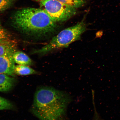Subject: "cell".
I'll return each mask as SVG.
<instances>
[{
	"mask_svg": "<svg viewBox=\"0 0 120 120\" xmlns=\"http://www.w3.org/2000/svg\"><path fill=\"white\" fill-rule=\"evenodd\" d=\"M10 37L11 36L8 31L0 23V40L10 39Z\"/></svg>",
	"mask_w": 120,
	"mask_h": 120,
	"instance_id": "4fadbf2b",
	"label": "cell"
},
{
	"mask_svg": "<svg viewBox=\"0 0 120 120\" xmlns=\"http://www.w3.org/2000/svg\"><path fill=\"white\" fill-rule=\"evenodd\" d=\"M14 71L15 74L21 76L28 75L37 73L35 70L28 66L21 65L15 66Z\"/></svg>",
	"mask_w": 120,
	"mask_h": 120,
	"instance_id": "9c48e42d",
	"label": "cell"
},
{
	"mask_svg": "<svg viewBox=\"0 0 120 120\" xmlns=\"http://www.w3.org/2000/svg\"><path fill=\"white\" fill-rule=\"evenodd\" d=\"M40 2L52 20L56 23L65 21L76 13V9L58 0H41Z\"/></svg>",
	"mask_w": 120,
	"mask_h": 120,
	"instance_id": "277c9868",
	"label": "cell"
},
{
	"mask_svg": "<svg viewBox=\"0 0 120 120\" xmlns=\"http://www.w3.org/2000/svg\"><path fill=\"white\" fill-rule=\"evenodd\" d=\"M13 3V0H0V13L10 8Z\"/></svg>",
	"mask_w": 120,
	"mask_h": 120,
	"instance_id": "8fae6325",
	"label": "cell"
},
{
	"mask_svg": "<svg viewBox=\"0 0 120 120\" xmlns=\"http://www.w3.org/2000/svg\"><path fill=\"white\" fill-rule=\"evenodd\" d=\"M11 76L5 74H0V91L7 92L14 86L15 79Z\"/></svg>",
	"mask_w": 120,
	"mask_h": 120,
	"instance_id": "52a82bcc",
	"label": "cell"
},
{
	"mask_svg": "<svg viewBox=\"0 0 120 120\" xmlns=\"http://www.w3.org/2000/svg\"><path fill=\"white\" fill-rule=\"evenodd\" d=\"M15 63L19 65L29 66L32 64L31 58L24 52L21 51H16L13 55Z\"/></svg>",
	"mask_w": 120,
	"mask_h": 120,
	"instance_id": "ba28073f",
	"label": "cell"
},
{
	"mask_svg": "<svg viewBox=\"0 0 120 120\" xmlns=\"http://www.w3.org/2000/svg\"><path fill=\"white\" fill-rule=\"evenodd\" d=\"M71 101L70 96L64 91L41 87L36 91L31 111L40 120H64Z\"/></svg>",
	"mask_w": 120,
	"mask_h": 120,
	"instance_id": "6da1fadb",
	"label": "cell"
},
{
	"mask_svg": "<svg viewBox=\"0 0 120 120\" xmlns=\"http://www.w3.org/2000/svg\"><path fill=\"white\" fill-rule=\"evenodd\" d=\"M12 22L18 30L31 36L44 37L53 34L58 27L44 10L32 8L15 12L12 16Z\"/></svg>",
	"mask_w": 120,
	"mask_h": 120,
	"instance_id": "7a4b0ae2",
	"label": "cell"
},
{
	"mask_svg": "<svg viewBox=\"0 0 120 120\" xmlns=\"http://www.w3.org/2000/svg\"><path fill=\"white\" fill-rule=\"evenodd\" d=\"M34 0L37 1H38V2H40V1H41V0Z\"/></svg>",
	"mask_w": 120,
	"mask_h": 120,
	"instance_id": "5bb4252c",
	"label": "cell"
},
{
	"mask_svg": "<svg viewBox=\"0 0 120 120\" xmlns=\"http://www.w3.org/2000/svg\"><path fill=\"white\" fill-rule=\"evenodd\" d=\"M3 40H0V43L1 42H2Z\"/></svg>",
	"mask_w": 120,
	"mask_h": 120,
	"instance_id": "9a60e30c",
	"label": "cell"
},
{
	"mask_svg": "<svg viewBox=\"0 0 120 120\" xmlns=\"http://www.w3.org/2000/svg\"><path fill=\"white\" fill-rule=\"evenodd\" d=\"M16 48L15 41L10 39L3 40L0 43V56L13 55L16 51Z\"/></svg>",
	"mask_w": 120,
	"mask_h": 120,
	"instance_id": "8992f818",
	"label": "cell"
},
{
	"mask_svg": "<svg viewBox=\"0 0 120 120\" xmlns=\"http://www.w3.org/2000/svg\"><path fill=\"white\" fill-rule=\"evenodd\" d=\"M83 19L72 26L63 30L54 37L47 45L36 51V53L45 54L56 49L67 47L73 42L80 39L86 30V25Z\"/></svg>",
	"mask_w": 120,
	"mask_h": 120,
	"instance_id": "3957f363",
	"label": "cell"
},
{
	"mask_svg": "<svg viewBox=\"0 0 120 120\" xmlns=\"http://www.w3.org/2000/svg\"><path fill=\"white\" fill-rule=\"evenodd\" d=\"M13 105L8 100L0 97V110L13 108Z\"/></svg>",
	"mask_w": 120,
	"mask_h": 120,
	"instance_id": "7c38bea8",
	"label": "cell"
},
{
	"mask_svg": "<svg viewBox=\"0 0 120 120\" xmlns=\"http://www.w3.org/2000/svg\"><path fill=\"white\" fill-rule=\"evenodd\" d=\"M66 5L75 9L83 6L86 1L85 0H58Z\"/></svg>",
	"mask_w": 120,
	"mask_h": 120,
	"instance_id": "30bf717a",
	"label": "cell"
},
{
	"mask_svg": "<svg viewBox=\"0 0 120 120\" xmlns=\"http://www.w3.org/2000/svg\"><path fill=\"white\" fill-rule=\"evenodd\" d=\"M15 66L13 55L0 56V74L14 76Z\"/></svg>",
	"mask_w": 120,
	"mask_h": 120,
	"instance_id": "5b68a950",
	"label": "cell"
}]
</instances>
